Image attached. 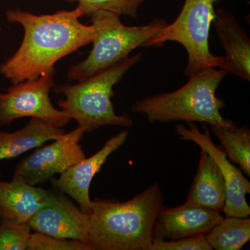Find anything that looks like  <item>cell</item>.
<instances>
[{
    "mask_svg": "<svg viewBox=\"0 0 250 250\" xmlns=\"http://www.w3.org/2000/svg\"><path fill=\"white\" fill-rule=\"evenodd\" d=\"M6 19L24 30L22 43L11 57L0 64V74L12 84L35 80L49 71L60 59L93 42L95 29L85 25L78 8L53 14H31L20 9H9Z\"/></svg>",
    "mask_w": 250,
    "mask_h": 250,
    "instance_id": "obj_1",
    "label": "cell"
},
{
    "mask_svg": "<svg viewBox=\"0 0 250 250\" xmlns=\"http://www.w3.org/2000/svg\"><path fill=\"white\" fill-rule=\"evenodd\" d=\"M164 202L158 183L126 202L92 200L88 244L93 250H149Z\"/></svg>",
    "mask_w": 250,
    "mask_h": 250,
    "instance_id": "obj_2",
    "label": "cell"
},
{
    "mask_svg": "<svg viewBox=\"0 0 250 250\" xmlns=\"http://www.w3.org/2000/svg\"><path fill=\"white\" fill-rule=\"evenodd\" d=\"M227 75L220 68L205 69L189 77L187 83L179 89L138 100L131 111L146 116L150 123L185 121L232 129L237 125L222 116L220 111L226 104L216 95Z\"/></svg>",
    "mask_w": 250,
    "mask_h": 250,
    "instance_id": "obj_3",
    "label": "cell"
},
{
    "mask_svg": "<svg viewBox=\"0 0 250 250\" xmlns=\"http://www.w3.org/2000/svg\"><path fill=\"white\" fill-rule=\"evenodd\" d=\"M143 52L128 57L106 70L74 85H55L54 93L65 98L59 101L61 110L76 121L85 133L93 132L101 126L130 128L134 121L127 113L118 115L111 98L113 87L119 83L130 69L141 62Z\"/></svg>",
    "mask_w": 250,
    "mask_h": 250,
    "instance_id": "obj_4",
    "label": "cell"
},
{
    "mask_svg": "<svg viewBox=\"0 0 250 250\" xmlns=\"http://www.w3.org/2000/svg\"><path fill=\"white\" fill-rule=\"evenodd\" d=\"M90 17L95 29L93 49L85 60L70 67L69 82H81L123 62L167 24L163 18H155L146 25L129 27L123 24L119 15L106 11H97Z\"/></svg>",
    "mask_w": 250,
    "mask_h": 250,
    "instance_id": "obj_5",
    "label": "cell"
},
{
    "mask_svg": "<svg viewBox=\"0 0 250 250\" xmlns=\"http://www.w3.org/2000/svg\"><path fill=\"white\" fill-rule=\"evenodd\" d=\"M222 0H185L179 16L150 39L145 47H162L169 41L178 42L187 52L186 77L210 68H220L223 56H215L209 48L210 26L215 17V4Z\"/></svg>",
    "mask_w": 250,
    "mask_h": 250,
    "instance_id": "obj_6",
    "label": "cell"
},
{
    "mask_svg": "<svg viewBox=\"0 0 250 250\" xmlns=\"http://www.w3.org/2000/svg\"><path fill=\"white\" fill-rule=\"evenodd\" d=\"M55 70L35 80L13 84L5 93L0 92V126L11 125L20 118L30 117L63 127L71 118L53 106L49 91L54 88Z\"/></svg>",
    "mask_w": 250,
    "mask_h": 250,
    "instance_id": "obj_7",
    "label": "cell"
},
{
    "mask_svg": "<svg viewBox=\"0 0 250 250\" xmlns=\"http://www.w3.org/2000/svg\"><path fill=\"white\" fill-rule=\"evenodd\" d=\"M84 134V130L77 126L53 141L52 144L39 148L18 163L12 179L36 186L45 183L55 174H62L85 159L80 144Z\"/></svg>",
    "mask_w": 250,
    "mask_h": 250,
    "instance_id": "obj_8",
    "label": "cell"
},
{
    "mask_svg": "<svg viewBox=\"0 0 250 250\" xmlns=\"http://www.w3.org/2000/svg\"><path fill=\"white\" fill-rule=\"evenodd\" d=\"M89 220V214L77 207L65 194L49 190L45 203L27 224L35 232L88 244Z\"/></svg>",
    "mask_w": 250,
    "mask_h": 250,
    "instance_id": "obj_9",
    "label": "cell"
},
{
    "mask_svg": "<svg viewBox=\"0 0 250 250\" xmlns=\"http://www.w3.org/2000/svg\"><path fill=\"white\" fill-rule=\"evenodd\" d=\"M189 128L183 125L176 126V132L181 139L196 143L201 149L209 154L217 163L227 186V199L223 212L226 216L248 218L250 207L246 195L250 193V182L243 175L241 169L231 164L226 153L215 146L210 138L209 131L205 128L202 133L195 123H188Z\"/></svg>",
    "mask_w": 250,
    "mask_h": 250,
    "instance_id": "obj_10",
    "label": "cell"
},
{
    "mask_svg": "<svg viewBox=\"0 0 250 250\" xmlns=\"http://www.w3.org/2000/svg\"><path fill=\"white\" fill-rule=\"evenodd\" d=\"M129 136L126 130L108 139L98 152L85 158L61 174L58 179H51V184L57 191L72 197L85 213L91 211L89 190L92 180L103 167L108 156L123 146Z\"/></svg>",
    "mask_w": 250,
    "mask_h": 250,
    "instance_id": "obj_11",
    "label": "cell"
},
{
    "mask_svg": "<svg viewBox=\"0 0 250 250\" xmlns=\"http://www.w3.org/2000/svg\"><path fill=\"white\" fill-rule=\"evenodd\" d=\"M223 218L220 212L187 202L174 208L163 207L154 224V241L205 235Z\"/></svg>",
    "mask_w": 250,
    "mask_h": 250,
    "instance_id": "obj_12",
    "label": "cell"
},
{
    "mask_svg": "<svg viewBox=\"0 0 250 250\" xmlns=\"http://www.w3.org/2000/svg\"><path fill=\"white\" fill-rule=\"evenodd\" d=\"M212 24L225 52L220 69L227 75L250 82V40L246 31L228 10H216Z\"/></svg>",
    "mask_w": 250,
    "mask_h": 250,
    "instance_id": "obj_13",
    "label": "cell"
},
{
    "mask_svg": "<svg viewBox=\"0 0 250 250\" xmlns=\"http://www.w3.org/2000/svg\"><path fill=\"white\" fill-rule=\"evenodd\" d=\"M49 190L21 179L0 181V215L3 220L24 224L45 203Z\"/></svg>",
    "mask_w": 250,
    "mask_h": 250,
    "instance_id": "obj_14",
    "label": "cell"
},
{
    "mask_svg": "<svg viewBox=\"0 0 250 250\" xmlns=\"http://www.w3.org/2000/svg\"><path fill=\"white\" fill-rule=\"evenodd\" d=\"M226 199V182L220 167L209 154L201 149L198 169L186 202L222 212Z\"/></svg>",
    "mask_w": 250,
    "mask_h": 250,
    "instance_id": "obj_15",
    "label": "cell"
},
{
    "mask_svg": "<svg viewBox=\"0 0 250 250\" xmlns=\"http://www.w3.org/2000/svg\"><path fill=\"white\" fill-rule=\"evenodd\" d=\"M65 134L62 127L39 118H31L22 129L14 132L0 130V161L14 159L45 142L53 141Z\"/></svg>",
    "mask_w": 250,
    "mask_h": 250,
    "instance_id": "obj_16",
    "label": "cell"
},
{
    "mask_svg": "<svg viewBox=\"0 0 250 250\" xmlns=\"http://www.w3.org/2000/svg\"><path fill=\"white\" fill-rule=\"evenodd\" d=\"M205 236L213 250H241L250 241V219L227 216Z\"/></svg>",
    "mask_w": 250,
    "mask_h": 250,
    "instance_id": "obj_17",
    "label": "cell"
},
{
    "mask_svg": "<svg viewBox=\"0 0 250 250\" xmlns=\"http://www.w3.org/2000/svg\"><path fill=\"white\" fill-rule=\"evenodd\" d=\"M212 131L218 138L228 159L238 164L248 176L250 175V130L248 125L242 127L227 129L210 125Z\"/></svg>",
    "mask_w": 250,
    "mask_h": 250,
    "instance_id": "obj_18",
    "label": "cell"
},
{
    "mask_svg": "<svg viewBox=\"0 0 250 250\" xmlns=\"http://www.w3.org/2000/svg\"><path fill=\"white\" fill-rule=\"evenodd\" d=\"M146 0H78V6L83 16H91L98 11H106L119 16L138 17V11Z\"/></svg>",
    "mask_w": 250,
    "mask_h": 250,
    "instance_id": "obj_19",
    "label": "cell"
},
{
    "mask_svg": "<svg viewBox=\"0 0 250 250\" xmlns=\"http://www.w3.org/2000/svg\"><path fill=\"white\" fill-rule=\"evenodd\" d=\"M31 230L27 223L3 220L0 224V250H27Z\"/></svg>",
    "mask_w": 250,
    "mask_h": 250,
    "instance_id": "obj_20",
    "label": "cell"
},
{
    "mask_svg": "<svg viewBox=\"0 0 250 250\" xmlns=\"http://www.w3.org/2000/svg\"><path fill=\"white\" fill-rule=\"evenodd\" d=\"M27 250H93V248L77 240L62 239L35 232L31 233Z\"/></svg>",
    "mask_w": 250,
    "mask_h": 250,
    "instance_id": "obj_21",
    "label": "cell"
},
{
    "mask_svg": "<svg viewBox=\"0 0 250 250\" xmlns=\"http://www.w3.org/2000/svg\"><path fill=\"white\" fill-rule=\"evenodd\" d=\"M204 234L170 240V241L154 240L149 250H212Z\"/></svg>",
    "mask_w": 250,
    "mask_h": 250,
    "instance_id": "obj_22",
    "label": "cell"
},
{
    "mask_svg": "<svg viewBox=\"0 0 250 250\" xmlns=\"http://www.w3.org/2000/svg\"><path fill=\"white\" fill-rule=\"evenodd\" d=\"M69 2H75V1H78V0H66Z\"/></svg>",
    "mask_w": 250,
    "mask_h": 250,
    "instance_id": "obj_23",
    "label": "cell"
},
{
    "mask_svg": "<svg viewBox=\"0 0 250 250\" xmlns=\"http://www.w3.org/2000/svg\"><path fill=\"white\" fill-rule=\"evenodd\" d=\"M2 222V218H1V215H0V224Z\"/></svg>",
    "mask_w": 250,
    "mask_h": 250,
    "instance_id": "obj_24",
    "label": "cell"
},
{
    "mask_svg": "<svg viewBox=\"0 0 250 250\" xmlns=\"http://www.w3.org/2000/svg\"><path fill=\"white\" fill-rule=\"evenodd\" d=\"M162 1H167V0H162Z\"/></svg>",
    "mask_w": 250,
    "mask_h": 250,
    "instance_id": "obj_25",
    "label": "cell"
}]
</instances>
